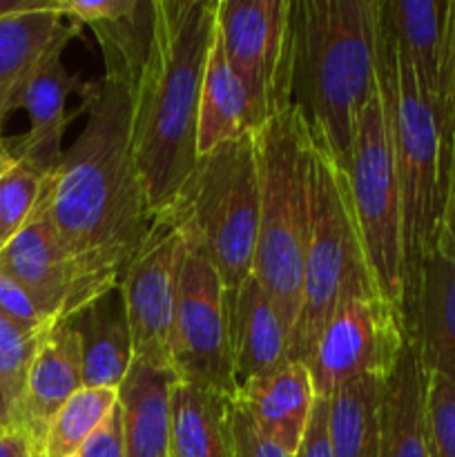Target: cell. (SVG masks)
Listing matches in <instances>:
<instances>
[{"instance_id": "1", "label": "cell", "mask_w": 455, "mask_h": 457, "mask_svg": "<svg viewBox=\"0 0 455 457\" xmlns=\"http://www.w3.org/2000/svg\"><path fill=\"white\" fill-rule=\"evenodd\" d=\"M83 107V132L45 174L34 210L74 263L80 308L120 284L154 228L132 152L129 92L98 79Z\"/></svg>"}, {"instance_id": "2", "label": "cell", "mask_w": 455, "mask_h": 457, "mask_svg": "<svg viewBox=\"0 0 455 457\" xmlns=\"http://www.w3.org/2000/svg\"><path fill=\"white\" fill-rule=\"evenodd\" d=\"M217 0H156L150 58L132 92V152L152 219L163 217L196 165V123Z\"/></svg>"}, {"instance_id": "3", "label": "cell", "mask_w": 455, "mask_h": 457, "mask_svg": "<svg viewBox=\"0 0 455 457\" xmlns=\"http://www.w3.org/2000/svg\"><path fill=\"white\" fill-rule=\"evenodd\" d=\"M382 0H290L285 96L339 168L377 92Z\"/></svg>"}, {"instance_id": "4", "label": "cell", "mask_w": 455, "mask_h": 457, "mask_svg": "<svg viewBox=\"0 0 455 457\" xmlns=\"http://www.w3.org/2000/svg\"><path fill=\"white\" fill-rule=\"evenodd\" d=\"M377 76L391 125L400 183L404 244L401 317L409 330L422 266L435 248L440 232L455 129L446 119L444 107L433 101L418 83L404 49L395 43L384 18L379 27Z\"/></svg>"}, {"instance_id": "5", "label": "cell", "mask_w": 455, "mask_h": 457, "mask_svg": "<svg viewBox=\"0 0 455 457\" xmlns=\"http://www.w3.org/2000/svg\"><path fill=\"white\" fill-rule=\"evenodd\" d=\"M257 145L261 217L252 277L272 299L293 337L312 221L315 143L302 114L288 103L259 129Z\"/></svg>"}, {"instance_id": "6", "label": "cell", "mask_w": 455, "mask_h": 457, "mask_svg": "<svg viewBox=\"0 0 455 457\" xmlns=\"http://www.w3.org/2000/svg\"><path fill=\"white\" fill-rule=\"evenodd\" d=\"M163 217L203 245L226 295L236 293L252 275L261 217L257 134L201 154Z\"/></svg>"}, {"instance_id": "7", "label": "cell", "mask_w": 455, "mask_h": 457, "mask_svg": "<svg viewBox=\"0 0 455 457\" xmlns=\"http://www.w3.org/2000/svg\"><path fill=\"white\" fill-rule=\"evenodd\" d=\"M373 293L379 290L357 230L346 174L315 145L310 237L303 257L302 303L290 337L288 361L308 364L326 321L339 303Z\"/></svg>"}, {"instance_id": "8", "label": "cell", "mask_w": 455, "mask_h": 457, "mask_svg": "<svg viewBox=\"0 0 455 457\" xmlns=\"http://www.w3.org/2000/svg\"><path fill=\"white\" fill-rule=\"evenodd\" d=\"M343 174H346L357 230L375 286L382 297L401 312L404 306L401 201L391 125H388L379 85L357 119L352 152Z\"/></svg>"}, {"instance_id": "9", "label": "cell", "mask_w": 455, "mask_h": 457, "mask_svg": "<svg viewBox=\"0 0 455 457\" xmlns=\"http://www.w3.org/2000/svg\"><path fill=\"white\" fill-rule=\"evenodd\" d=\"M181 235L183 254L170 344L172 369L181 382L235 400L239 386L232 369L226 288L203 245L183 230Z\"/></svg>"}, {"instance_id": "10", "label": "cell", "mask_w": 455, "mask_h": 457, "mask_svg": "<svg viewBox=\"0 0 455 457\" xmlns=\"http://www.w3.org/2000/svg\"><path fill=\"white\" fill-rule=\"evenodd\" d=\"M409 335L400 308L379 293L343 299L315 344L308 370L319 400L361 378L386 379Z\"/></svg>"}, {"instance_id": "11", "label": "cell", "mask_w": 455, "mask_h": 457, "mask_svg": "<svg viewBox=\"0 0 455 457\" xmlns=\"http://www.w3.org/2000/svg\"><path fill=\"white\" fill-rule=\"evenodd\" d=\"M290 0H217V36L248 98L252 132L288 105Z\"/></svg>"}, {"instance_id": "12", "label": "cell", "mask_w": 455, "mask_h": 457, "mask_svg": "<svg viewBox=\"0 0 455 457\" xmlns=\"http://www.w3.org/2000/svg\"><path fill=\"white\" fill-rule=\"evenodd\" d=\"M181 254V230L168 217H159L120 279L132 330L134 360L172 369L170 344Z\"/></svg>"}, {"instance_id": "13", "label": "cell", "mask_w": 455, "mask_h": 457, "mask_svg": "<svg viewBox=\"0 0 455 457\" xmlns=\"http://www.w3.org/2000/svg\"><path fill=\"white\" fill-rule=\"evenodd\" d=\"M83 27L67 22L56 43L45 52L38 65L31 71L25 89H22L21 107L29 116V129L16 141H9L7 147L18 161L31 165L40 174H47L62 156V137L67 123L74 114H67V96L85 94L92 89L94 80H80L79 74H71L62 62V52L67 45L80 34Z\"/></svg>"}, {"instance_id": "14", "label": "cell", "mask_w": 455, "mask_h": 457, "mask_svg": "<svg viewBox=\"0 0 455 457\" xmlns=\"http://www.w3.org/2000/svg\"><path fill=\"white\" fill-rule=\"evenodd\" d=\"M61 13L89 27L103 54V79L132 96L154 43L156 0H61Z\"/></svg>"}, {"instance_id": "15", "label": "cell", "mask_w": 455, "mask_h": 457, "mask_svg": "<svg viewBox=\"0 0 455 457\" xmlns=\"http://www.w3.org/2000/svg\"><path fill=\"white\" fill-rule=\"evenodd\" d=\"M0 268L29 293L52 326L80 311L74 263L47 219L38 212L0 248Z\"/></svg>"}, {"instance_id": "16", "label": "cell", "mask_w": 455, "mask_h": 457, "mask_svg": "<svg viewBox=\"0 0 455 457\" xmlns=\"http://www.w3.org/2000/svg\"><path fill=\"white\" fill-rule=\"evenodd\" d=\"M80 388H85V382L79 337L67 321L49 326L40 335L27 370L25 388L13 413V431L29 437L36 451L43 455L49 424Z\"/></svg>"}, {"instance_id": "17", "label": "cell", "mask_w": 455, "mask_h": 457, "mask_svg": "<svg viewBox=\"0 0 455 457\" xmlns=\"http://www.w3.org/2000/svg\"><path fill=\"white\" fill-rule=\"evenodd\" d=\"M310 370L302 361H285L272 373L241 384L235 404L270 442L297 455L315 409Z\"/></svg>"}, {"instance_id": "18", "label": "cell", "mask_w": 455, "mask_h": 457, "mask_svg": "<svg viewBox=\"0 0 455 457\" xmlns=\"http://www.w3.org/2000/svg\"><path fill=\"white\" fill-rule=\"evenodd\" d=\"M406 335L424 373L455 386V259L440 248H433L422 266Z\"/></svg>"}, {"instance_id": "19", "label": "cell", "mask_w": 455, "mask_h": 457, "mask_svg": "<svg viewBox=\"0 0 455 457\" xmlns=\"http://www.w3.org/2000/svg\"><path fill=\"white\" fill-rule=\"evenodd\" d=\"M228 335L236 386L272 373L288 361L290 335L275 303L252 275L226 295Z\"/></svg>"}, {"instance_id": "20", "label": "cell", "mask_w": 455, "mask_h": 457, "mask_svg": "<svg viewBox=\"0 0 455 457\" xmlns=\"http://www.w3.org/2000/svg\"><path fill=\"white\" fill-rule=\"evenodd\" d=\"M382 18L424 92L444 107L453 0H382Z\"/></svg>"}, {"instance_id": "21", "label": "cell", "mask_w": 455, "mask_h": 457, "mask_svg": "<svg viewBox=\"0 0 455 457\" xmlns=\"http://www.w3.org/2000/svg\"><path fill=\"white\" fill-rule=\"evenodd\" d=\"M65 321L79 337L85 386L119 391L134 361L132 330L120 284L94 297Z\"/></svg>"}, {"instance_id": "22", "label": "cell", "mask_w": 455, "mask_h": 457, "mask_svg": "<svg viewBox=\"0 0 455 457\" xmlns=\"http://www.w3.org/2000/svg\"><path fill=\"white\" fill-rule=\"evenodd\" d=\"M178 375L134 360L119 386L125 457H170V409Z\"/></svg>"}, {"instance_id": "23", "label": "cell", "mask_w": 455, "mask_h": 457, "mask_svg": "<svg viewBox=\"0 0 455 457\" xmlns=\"http://www.w3.org/2000/svg\"><path fill=\"white\" fill-rule=\"evenodd\" d=\"M428 378L406 342L382 395V457H433L426 415Z\"/></svg>"}, {"instance_id": "24", "label": "cell", "mask_w": 455, "mask_h": 457, "mask_svg": "<svg viewBox=\"0 0 455 457\" xmlns=\"http://www.w3.org/2000/svg\"><path fill=\"white\" fill-rule=\"evenodd\" d=\"M61 0L43 12L7 18L0 22V147H7L4 125L21 110L22 89L31 71L67 27Z\"/></svg>"}, {"instance_id": "25", "label": "cell", "mask_w": 455, "mask_h": 457, "mask_svg": "<svg viewBox=\"0 0 455 457\" xmlns=\"http://www.w3.org/2000/svg\"><path fill=\"white\" fill-rule=\"evenodd\" d=\"M232 402L178 379L170 409V457H235Z\"/></svg>"}, {"instance_id": "26", "label": "cell", "mask_w": 455, "mask_h": 457, "mask_svg": "<svg viewBox=\"0 0 455 457\" xmlns=\"http://www.w3.org/2000/svg\"><path fill=\"white\" fill-rule=\"evenodd\" d=\"M252 132L248 98L228 62L217 29L205 62L196 123V154H208L223 143L236 141Z\"/></svg>"}, {"instance_id": "27", "label": "cell", "mask_w": 455, "mask_h": 457, "mask_svg": "<svg viewBox=\"0 0 455 457\" xmlns=\"http://www.w3.org/2000/svg\"><path fill=\"white\" fill-rule=\"evenodd\" d=\"M386 379L361 378L328 400L335 457H382V395Z\"/></svg>"}, {"instance_id": "28", "label": "cell", "mask_w": 455, "mask_h": 457, "mask_svg": "<svg viewBox=\"0 0 455 457\" xmlns=\"http://www.w3.org/2000/svg\"><path fill=\"white\" fill-rule=\"evenodd\" d=\"M116 404V388H80L49 424L43 442V457H74Z\"/></svg>"}, {"instance_id": "29", "label": "cell", "mask_w": 455, "mask_h": 457, "mask_svg": "<svg viewBox=\"0 0 455 457\" xmlns=\"http://www.w3.org/2000/svg\"><path fill=\"white\" fill-rule=\"evenodd\" d=\"M45 174L18 161L16 168L0 179V248L25 228L40 199Z\"/></svg>"}, {"instance_id": "30", "label": "cell", "mask_w": 455, "mask_h": 457, "mask_svg": "<svg viewBox=\"0 0 455 457\" xmlns=\"http://www.w3.org/2000/svg\"><path fill=\"white\" fill-rule=\"evenodd\" d=\"M43 333L22 328L0 311V386L7 395L9 409H12V424L22 388H25L27 370H29Z\"/></svg>"}, {"instance_id": "31", "label": "cell", "mask_w": 455, "mask_h": 457, "mask_svg": "<svg viewBox=\"0 0 455 457\" xmlns=\"http://www.w3.org/2000/svg\"><path fill=\"white\" fill-rule=\"evenodd\" d=\"M426 415L433 457H455V386L426 375Z\"/></svg>"}, {"instance_id": "32", "label": "cell", "mask_w": 455, "mask_h": 457, "mask_svg": "<svg viewBox=\"0 0 455 457\" xmlns=\"http://www.w3.org/2000/svg\"><path fill=\"white\" fill-rule=\"evenodd\" d=\"M0 311L9 320L16 321L18 326H22L27 330H34V333H43V330H47L52 326L45 320L43 312L38 311V306L29 297V293L12 275H7L3 268H0Z\"/></svg>"}, {"instance_id": "33", "label": "cell", "mask_w": 455, "mask_h": 457, "mask_svg": "<svg viewBox=\"0 0 455 457\" xmlns=\"http://www.w3.org/2000/svg\"><path fill=\"white\" fill-rule=\"evenodd\" d=\"M232 433H235V457H293L268 440L235 402H232Z\"/></svg>"}, {"instance_id": "34", "label": "cell", "mask_w": 455, "mask_h": 457, "mask_svg": "<svg viewBox=\"0 0 455 457\" xmlns=\"http://www.w3.org/2000/svg\"><path fill=\"white\" fill-rule=\"evenodd\" d=\"M74 457H125L123 415H120L119 404L107 415L105 422L87 437V442L76 451Z\"/></svg>"}, {"instance_id": "35", "label": "cell", "mask_w": 455, "mask_h": 457, "mask_svg": "<svg viewBox=\"0 0 455 457\" xmlns=\"http://www.w3.org/2000/svg\"><path fill=\"white\" fill-rule=\"evenodd\" d=\"M294 457H335L328 437V400L317 397L310 424Z\"/></svg>"}, {"instance_id": "36", "label": "cell", "mask_w": 455, "mask_h": 457, "mask_svg": "<svg viewBox=\"0 0 455 457\" xmlns=\"http://www.w3.org/2000/svg\"><path fill=\"white\" fill-rule=\"evenodd\" d=\"M435 248H440L442 253H446L449 257L455 259V137H453V150H451L444 208H442V221H440V232H437Z\"/></svg>"}, {"instance_id": "37", "label": "cell", "mask_w": 455, "mask_h": 457, "mask_svg": "<svg viewBox=\"0 0 455 457\" xmlns=\"http://www.w3.org/2000/svg\"><path fill=\"white\" fill-rule=\"evenodd\" d=\"M444 112L449 123L455 129V0H453V21H451V40L449 56H446L444 70Z\"/></svg>"}, {"instance_id": "38", "label": "cell", "mask_w": 455, "mask_h": 457, "mask_svg": "<svg viewBox=\"0 0 455 457\" xmlns=\"http://www.w3.org/2000/svg\"><path fill=\"white\" fill-rule=\"evenodd\" d=\"M0 457H43L31 445L29 437L22 436L21 431H4L0 436Z\"/></svg>"}, {"instance_id": "39", "label": "cell", "mask_w": 455, "mask_h": 457, "mask_svg": "<svg viewBox=\"0 0 455 457\" xmlns=\"http://www.w3.org/2000/svg\"><path fill=\"white\" fill-rule=\"evenodd\" d=\"M56 4V0H0V22L25 13L43 12Z\"/></svg>"}, {"instance_id": "40", "label": "cell", "mask_w": 455, "mask_h": 457, "mask_svg": "<svg viewBox=\"0 0 455 457\" xmlns=\"http://www.w3.org/2000/svg\"><path fill=\"white\" fill-rule=\"evenodd\" d=\"M0 428H13L12 424V409H9L7 395H4L3 386H0Z\"/></svg>"}, {"instance_id": "41", "label": "cell", "mask_w": 455, "mask_h": 457, "mask_svg": "<svg viewBox=\"0 0 455 457\" xmlns=\"http://www.w3.org/2000/svg\"><path fill=\"white\" fill-rule=\"evenodd\" d=\"M16 163L18 159L9 152V147H0V179H3L4 174L12 172V170L16 168Z\"/></svg>"}, {"instance_id": "42", "label": "cell", "mask_w": 455, "mask_h": 457, "mask_svg": "<svg viewBox=\"0 0 455 457\" xmlns=\"http://www.w3.org/2000/svg\"><path fill=\"white\" fill-rule=\"evenodd\" d=\"M4 431H7V428H0V436H3V433H4Z\"/></svg>"}]
</instances>
